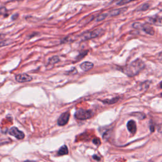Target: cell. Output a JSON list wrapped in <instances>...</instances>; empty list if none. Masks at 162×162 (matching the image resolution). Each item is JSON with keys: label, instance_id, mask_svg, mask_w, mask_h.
I'll use <instances>...</instances> for the list:
<instances>
[{"label": "cell", "instance_id": "obj_25", "mask_svg": "<svg viewBox=\"0 0 162 162\" xmlns=\"http://www.w3.org/2000/svg\"><path fill=\"white\" fill-rule=\"evenodd\" d=\"M25 162H34V161H25Z\"/></svg>", "mask_w": 162, "mask_h": 162}, {"label": "cell", "instance_id": "obj_1", "mask_svg": "<svg viewBox=\"0 0 162 162\" xmlns=\"http://www.w3.org/2000/svg\"><path fill=\"white\" fill-rule=\"evenodd\" d=\"M145 67V65L141 60L137 59L128 65L122 68V72L129 77H133L139 73Z\"/></svg>", "mask_w": 162, "mask_h": 162}, {"label": "cell", "instance_id": "obj_19", "mask_svg": "<svg viewBox=\"0 0 162 162\" xmlns=\"http://www.w3.org/2000/svg\"><path fill=\"white\" fill-rule=\"evenodd\" d=\"M92 142H94L95 144L96 145H97V146H98V145H99L101 144V141H100V140H99V139H98V138L93 139Z\"/></svg>", "mask_w": 162, "mask_h": 162}, {"label": "cell", "instance_id": "obj_13", "mask_svg": "<svg viewBox=\"0 0 162 162\" xmlns=\"http://www.w3.org/2000/svg\"><path fill=\"white\" fill-rule=\"evenodd\" d=\"M149 8V5L148 4V3H145V4H143L141 6H140V7H139L138 8H137V11H145V10H147L148 8Z\"/></svg>", "mask_w": 162, "mask_h": 162}, {"label": "cell", "instance_id": "obj_15", "mask_svg": "<svg viewBox=\"0 0 162 162\" xmlns=\"http://www.w3.org/2000/svg\"><path fill=\"white\" fill-rule=\"evenodd\" d=\"M134 1H136V0H119V1H118L117 4L118 5H126V4H127L129 3H130V2H134Z\"/></svg>", "mask_w": 162, "mask_h": 162}, {"label": "cell", "instance_id": "obj_12", "mask_svg": "<svg viewBox=\"0 0 162 162\" xmlns=\"http://www.w3.org/2000/svg\"><path fill=\"white\" fill-rule=\"evenodd\" d=\"M68 153V148H67V146L66 145H64L63 146H61L59 151H58V155L59 156H63V155H65V154H67Z\"/></svg>", "mask_w": 162, "mask_h": 162}, {"label": "cell", "instance_id": "obj_14", "mask_svg": "<svg viewBox=\"0 0 162 162\" xmlns=\"http://www.w3.org/2000/svg\"><path fill=\"white\" fill-rule=\"evenodd\" d=\"M118 99H118V98H114V99H110V100H108V99H107V100H104L103 102L104 103H107V104H114V103H117L118 101Z\"/></svg>", "mask_w": 162, "mask_h": 162}, {"label": "cell", "instance_id": "obj_23", "mask_svg": "<svg viewBox=\"0 0 162 162\" xmlns=\"http://www.w3.org/2000/svg\"><path fill=\"white\" fill-rule=\"evenodd\" d=\"M17 17H18V15H14V16L12 17V19H14V18H16Z\"/></svg>", "mask_w": 162, "mask_h": 162}, {"label": "cell", "instance_id": "obj_21", "mask_svg": "<svg viewBox=\"0 0 162 162\" xmlns=\"http://www.w3.org/2000/svg\"><path fill=\"white\" fill-rule=\"evenodd\" d=\"M158 132H159L162 133V123L161 124V125H160V126L158 127Z\"/></svg>", "mask_w": 162, "mask_h": 162}, {"label": "cell", "instance_id": "obj_2", "mask_svg": "<svg viewBox=\"0 0 162 162\" xmlns=\"http://www.w3.org/2000/svg\"><path fill=\"white\" fill-rule=\"evenodd\" d=\"M93 115L92 111L91 110H86L83 109L78 110L76 114H75V117L79 120H87L91 118Z\"/></svg>", "mask_w": 162, "mask_h": 162}, {"label": "cell", "instance_id": "obj_22", "mask_svg": "<svg viewBox=\"0 0 162 162\" xmlns=\"http://www.w3.org/2000/svg\"><path fill=\"white\" fill-rule=\"evenodd\" d=\"M93 158H94L95 159H96L97 160H99V157H98L97 156H96V155H95V156H94V157H93Z\"/></svg>", "mask_w": 162, "mask_h": 162}, {"label": "cell", "instance_id": "obj_11", "mask_svg": "<svg viewBox=\"0 0 162 162\" xmlns=\"http://www.w3.org/2000/svg\"><path fill=\"white\" fill-rule=\"evenodd\" d=\"M127 10V8H120V9H116L111 10L109 12V15L111 17H114V16H117L118 15H120L123 12H125Z\"/></svg>", "mask_w": 162, "mask_h": 162}, {"label": "cell", "instance_id": "obj_18", "mask_svg": "<svg viewBox=\"0 0 162 162\" xmlns=\"http://www.w3.org/2000/svg\"><path fill=\"white\" fill-rule=\"evenodd\" d=\"M133 115H134L136 117H138V118H139L140 119H141V120L146 117L145 115H144L143 114H141V113H139H139H135V114H134Z\"/></svg>", "mask_w": 162, "mask_h": 162}, {"label": "cell", "instance_id": "obj_24", "mask_svg": "<svg viewBox=\"0 0 162 162\" xmlns=\"http://www.w3.org/2000/svg\"><path fill=\"white\" fill-rule=\"evenodd\" d=\"M160 87L162 88V82L160 83Z\"/></svg>", "mask_w": 162, "mask_h": 162}, {"label": "cell", "instance_id": "obj_17", "mask_svg": "<svg viewBox=\"0 0 162 162\" xmlns=\"http://www.w3.org/2000/svg\"><path fill=\"white\" fill-rule=\"evenodd\" d=\"M107 14H101L100 15H99L98 17H97L96 18V21L99 22V21H101L103 20L104 19H105L107 17Z\"/></svg>", "mask_w": 162, "mask_h": 162}, {"label": "cell", "instance_id": "obj_6", "mask_svg": "<svg viewBox=\"0 0 162 162\" xmlns=\"http://www.w3.org/2000/svg\"><path fill=\"white\" fill-rule=\"evenodd\" d=\"M70 118L69 112H65L61 114L58 120V124L60 126H64L68 123Z\"/></svg>", "mask_w": 162, "mask_h": 162}, {"label": "cell", "instance_id": "obj_16", "mask_svg": "<svg viewBox=\"0 0 162 162\" xmlns=\"http://www.w3.org/2000/svg\"><path fill=\"white\" fill-rule=\"evenodd\" d=\"M59 60H60V59L58 57H53L50 60H49V64H55L56 63H57V62H58Z\"/></svg>", "mask_w": 162, "mask_h": 162}, {"label": "cell", "instance_id": "obj_5", "mask_svg": "<svg viewBox=\"0 0 162 162\" xmlns=\"http://www.w3.org/2000/svg\"><path fill=\"white\" fill-rule=\"evenodd\" d=\"M15 79L18 83H29L33 80V78L29 75L27 73H20L18 74L15 77Z\"/></svg>", "mask_w": 162, "mask_h": 162}, {"label": "cell", "instance_id": "obj_4", "mask_svg": "<svg viewBox=\"0 0 162 162\" xmlns=\"http://www.w3.org/2000/svg\"><path fill=\"white\" fill-rule=\"evenodd\" d=\"M9 134L15 137V138H17V139H23L25 138V134L23 132H22L21 130H18V128L14 127H11L10 130H9Z\"/></svg>", "mask_w": 162, "mask_h": 162}, {"label": "cell", "instance_id": "obj_9", "mask_svg": "<svg viewBox=\"0 0 162 162\" xmlns=\"http://www.w3.org/2000/svg\"><path fill=\"white\" fill-rule=\"evenodd\" d=\"M149 22H150L152 24L155 25L157 26H162V17H152L149 18L148 19Z\"/></svg>", "mask_w": 162, "mask_h": 162}, {"label": "cell", "instance_id": "obj_7", "mask_svg": "<svg viewBox=\"0 0 162 162\" xmlns=\"http://www.w3.org/2000/svg\"><path fill=\"white\" fill-rule=\"evenodd\" d=\"M141 29L143 30V31H145V32L148 34H149L151 36H153L154 34V30L153 28L151 26H149V25L142 24Z\"/></svg>", "mask_w": 162, "mask_h": 162}, {"label": "cell", "instance_id": "obj_3", "mask_svg": "<svg viewBox=\"0 0 162 162\" xmlns=\"http://www.w3.org/2000/svg\"><path fill=\"white\" fill-rule=\"evenodd\" d=\"M104 33V30L101 28H98L95 30H93L90 32H88L83 34V39L84 40H88L91 39L95 38L99 36L102 35Z\"/></svg>", "mask_w": 162, "mask_h": 162}, {"label": "cell", "instance_id": "obj_8", "mask_svg": "<svg viewBox=\"0 0 162 162\" xmlns=\"http://www.w3.org/2000/svg\"><path fill=\"white\" fill-rule=\"evenodd\" d=\"M127 129L129 130V131L132 134H134L136 132V130H137V127H136V122L134 120H130L128 122L127 125Z\"/></svg>", "mask_w": 162, "mask_h": 162}, {"label": "cell", "instance_id": "obj_20", "mask_svg": "<svg viewBox=\"0 0 162 162\" xmlns=\"http://www.w3.org/2000/svg\"><path fill=\"white\" fill-rule=\"evenodd\" d=\"M7 9H6L5 8H0V15L2 14H5L6 12H7Z\"/></svg>", "mask_w": 162, "mask_h": 162}, {"label": "cell", "instance_id": "obj_10", "mask_svg": "<svg viewBox=\"0 0 162 162\" xmlns=\"http://www.w3.org/2000/svg\"><path fill=\"white\" fill-rule=\"evenodd\" d=\"M93 67H94V65H93V64L91 63V62H89V61L84 62V63H83L82 64L80 65L81 69L85 72L91 70V68H92Z\"/></svg>", "mask_w": 162, "mask_h": 162}]
</instances>
